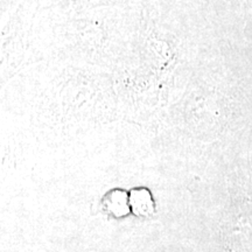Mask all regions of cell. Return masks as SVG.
I'll return each instance as SVG.
<instances>
[{
    "mask_svg": "<svg viewBox=\"0 0 252 252\" xmlns=\"http://www.w3.org/2000/svg\"><path fill=\"white\" fill-rule=\"evenodd\" d=\"M130 207L135 215L149 216L153 213L152 197L146 189H134L130 195Z\"/></svg>",
    "mask_w": 252,
    "mask_h": 252,
    "instance_id": "6da1fadb",
    "label": "cell"
},
{
    "mask_svg": "<svg viewBox=\"0 0 252 252\" xmlns=\"http://www.w3.org/2000/svg\"><path fill=\"white\" fill-rule=\"evenodd\" d=\"M106 208L115 216L121 217L128 213V207H130V197H127L124 191H113L109 195Z\"/></svg>",
    "mask_w": 252,
    "mask_h": 252,
    "instance_id": "7a4b0ae2",
    "label": "cell"
}]
</instances>
